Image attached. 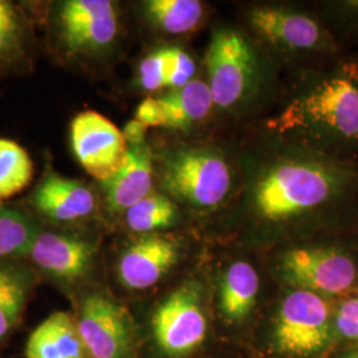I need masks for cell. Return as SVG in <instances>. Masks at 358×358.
<instances>
[{
    "label": "cell",
    "mask_w": 358,
    "mask_h": 358,
    "mask_svg": "<svg viewBox=\"0 0 358 358\" xmlns=\"http://www.w3.org/2000/svg\"><path fill=\"white\" fill-rule=\"evenodd\" d=\"M260 289L259 275L247 262H235L224 271L219 289V309L229 322H241L255 308Z\"/></svg>",
    "instance_id": "17"
},
{
    "label": "cell",
    "mask_w": 358,
    "mask_h": 358,
    "mask_svg": "<svg viewBox=\"0 0 358 358\" xmlns=\"http://www.w3.org/2000/svg\"><path fill=\"white\" fill-rule=\"evenodd\" d=\"M32 199L38 211L56 222L78 220L96 207L93 192L84 183L55 174L38 185Z\"/></svg>",
    "instance_id": "15"
},
{
    "label": "cell",
    "mask_w": 358,
    "mask_h": 358,
    "mask_svg": "<svg viewBox=\"0 0 358 358\" xmlns=\"http://www.w3.org/2000/svg\"><path fill=\"white\" fill-rule=\"evenodd\" d=\"M71 145L80 165L100 182L115 174L128 152L122 131L93 110L80 113L72 121Z\"/></svg>",
    "instance_id": "9"
},
{
    "label": "cell",
    "mask_w": 358,
    "mask_h": 358,
    "mask_svg": "<svg viewBox=\"0 0 358 358\" xmlns=\"http://www.w3.org/2000/svg\"><path fill=\"white\" fill-rule=\"evenodd\" d=\"M176 239L159 234L143 235L129 244L118 262V278L129 289H148L164 279L178 263Z\"/></svg>",
    "instance_id": "11"
},
{
    "label": "cell",
    "mask_w": 358,
    "mask_h": 358,
    "mask_svg": "<svg viewBox=\"0 0 358 358\" xmlns=\"http://www.w3.org/2000/svg\"><path fill=\"white\" fill-rule=\"evenodd\" d=\"M170 50V65L167 76V88L176 90L183 88L192 81L195 75V63L187 52L178 47H169Z\"/></svg>",
    "instance_id": "26"
},
{
    "label": "cell",
    "mask_w": 358,
    "mask_h": 358,
    "mask_svg": "<svg viewBox=\"0 0 358 358\" xmlns=\"http://www.w3.org/2000/svg\"><path fill=\"white\" fill-rule=\"evenodd\" d=\"M336 328L349 341H358V294L346 299L340 306Z\"/></svg>",
    "instance_id": "27"
},
{
    "label": "cell",
    "mask_w": 358,
    "mask_h": 358,
    "mask_svg": "<svg viewBox=\"0 0 358 358\" xmlns=\"http://www.w3.org/2000/svg\"><path fill=\"white\" fill-rule=\"evenodd\" d=\"M34 176L29 154L16 142L0 138V199L26 189Z\"/></svg>",
    "instance_id": "21"
},
{
    "label": "cell",
    "mask_w": 358,
    "mask_h": 358,
    "mask_svg": "<svg viewBox=\"0 0 358 358\" xmlns=\"http://www.w3.org/2000/svg\"><path fill=\"white\" fill-rule=\"evenodd\" d=\"M148 17L169 34H186L201 23L203 7L196 0H150L145 3Z\"/></svg>",
    "instance_id": "19"
},
{
    "label": "cell",
    "mask_w": 358,
    "mask_h": 358,
    "mask_svg": "<svg viewBox=\"0 0 358 358\" xmlns=\"http://www.w3.org/2000/svg\"><path fill=\"white\" fill-rule=\"evenodd\" d=\"M336 358H358V349L357 350H352V352H346Z\"/></svg>",
    "instance_id": "30"
},
{
    "label": "cell",
    "mask_w": 358,
    "mask_h": 358,
    "mask_svg": "<svg viewBox=\"0 0 358 358\" xmlns=\"http://www.w3.org/2000/svg\"><path fill=\"white\" fill-rule=\"evenodd\" d=\"M26 297L24 280L11 269L0 267V340L17 324Z\"/></svg>",
    "instance_id": "23"
},
{
    "label": "cell",
    "mask_w": 358,
    "mask_h": 358,
    "mask_svg": "<svg viewBox=\"0 0 358 358\" xmlns=\"http://www.w3.org/2000/svg\"><path fill=\"white\" fill-rule=\"evenodd\" d=\"M146 131H148V128L134 118V120H130L125 125V128L122 130V136H124L127 143L129 142L131 146H138V145L145 143Z\"/></svg>",
    "instance_id": "29"
},
{
    "label": "cell",
    "mask_w": 358,
    "mask_h": 358,
    "mask_svg": "<svg viewBox=\"0 0 358 358\" xmlns=\"http://www.w3.org/2000/svg\"><path fill=\"white\" fill-rule=\"evenodd\" d=\"M208 90L217 108L229 109L254 90L257 60L251 44L234 29H219L206 52Z\"/></svg>",
    "instance_id": "4"
},
{
    "label": "cell",
    "mask_w": 358,
    "mask_h": 358,
    "mask_svg": "<svg viewBox=\"0 0 358 358\" xmlns=\"http://www.w3.org/2000/svg\"><path fill=\"white\" fill-rule=\"evenodd\" d=\"M271 128L282 141L328 155L356 145L357 78L334 72L308 81L294 92Z\"/></svg>",
    "instance_id": "2"
},
{
    "label": "cell",
    "mask_w": 358,
    "mask_h": 358,
    "mask_svg": "<svg viewBox=\"0 0 358 358\" xmlns=\"http://www.w3.org/2000/svg\"><path fill=\"white\" fill-rule=\"evenodd\" d=\"M27 358H90L76 321L68 312H55L31 333Z\"/></svg>",
    "instance_id": "16"
},
{
    "label": "cell",
    "mask_w": 358,
    "mask_h": 358,
    "mask_svg": "<svg viewBox=\"0 0 358 358\" xmlns=\"http://www.w3.org/2000/svg\"><path fill=\"white\" fill-rule=\"evenodd\" d=\"M77 331L90 358H136L137 336L128 310L103 294L87 296Z\"/></svg>",
    "instance_id": "8"
},
{
    "label": "cell",
    "mask_w": 358,
    "mask_h": 358,
    "mask_svg": "<svg viewBox=\"0 0 358 358\" xmlns=\"http://www.w3.org/2000/svg\"><path fill=\"white\" fill-rule=\"evenodd\" d=\"M358 196V171L333 155L282 141L259 167L250 208L269 227H289L348 208Z\"/></svg>",
    "instance_id": "1"
},
{
    "label": "cell",
    "mask_w": 358,
    "mask_h": 358,
    "mask_svg": "<svg viewBox=\"0 0 358 358\" xmlns=\"http://www.w3.org/2000/svg\"><path fill=\"white\" fill-rule=\"evenodd\" d=\"M108 207L112 211H128L152 192L153 164L148 146L128 148L118 170L101 182Z\"/></svg>",
    "instance_id": "14"
},
{
    "label": "cell",
    "mask_w": 358,
    "mask_h": 358,
    "mask_svg": "<svg viewBox=\"0 0 358 358\" xmlns=\"http://www.w3.org/2000/svg\"><path fill=\"white\" fill-rule=\"evenodd\" d=\"M22 24L13 3L0 0V57L11 55L20 47Z\"/></svg>",
    "instance_id": "25"
},
{
    "label": "cell",
    "mask_w": 358,
    "mask_h": 358,
    "mask_svg": "<svg viewBox=\"0 0 358 358\" xmlns=\"http://www.w3.org/2000/svg\"><path fill=\"white\" fill-rule=\"evenodd\" d=\"M282 280L294 289L316 294H340L357 280L358 269L352 256L331 247H294L279 260Z\"/></svg>",
    "instance_id": "7"
},
{
    "label": "cell",
    "mask_w": 358,
    "mask_h": 358,
    "mask_svg": "<svg viewBox=\"0 0 358 358\" xmlns=\"http://www.w3.org/2000/svg\"><path fill=\"white\" fill-rule=\"evenodd\" d=\"M162 183L180 201L198 208H213L227 198L232 174L220 154L207 149H187L167 159Z\"/></svg>",
    "instance_id": "3"
},
{
    "label": "cell",
    "mask_w": 358,
    "mask_h": 358,
    "mask_svg": "<svg viewBox=\"0 0 358 358\" xmlns=\"http://www.w3.org/2000/svg\"><path fill=\"white\" fill-rule=\"evenodd\" d=\"M177 217V206L165 195L153 192L127 211L129 229L143 235L171 227Z\"/></svg>",
    "instance_id": "20"
},
{
    "label": "cell",
    "mask_w": 358,
    "mask_h": 358,
    "mask_svg": "<svg viewBox=\"0 0 358 358\" xmlns=\"http://www.w3.org/2000/svg\"><path fill=\"white\" fill-rule=\"evenodd\" d=\"M250 23L260 38L282 51L316 50L324 40L322 28L313 17L285 7H256L250 13Z\"/></svg>",
    "instance_id": "12"
},
{
    "label": "cell",
    "mask_w": 358,
    "mask_h": 358,
    "mask_svg": "<svg viewBox=\"0 0 358 358\" xmlns=\"http://www.w3.org/2000/svg\"><path fill=\"white\" fill-rule=\"evenodd\" d=\"M170 65L169 47L157 50L143 59L140 65V83L146 90H159L167 87Z\"/></svg>",
    "instance_id": "24"
},
{
    "label": "cell",
    "mask_w": 358,
    "mask_h": 358,
    "mask_svg": "<svg viewBox=\"0 0 358 358\" xmlns=\"http://www.w3.org/2000/svg\"><path fill=\"white\" fill-rule=\"evenodd\" d=\"M60 28L69 51L90 53L109 47L117 35V11L108 0H69L62 4Z\"/></svg>",
    "instance_id": "10"
},
{
    "label": "cell",
    "mask_w": 358,
    "mask_h": 358,
    "mask_svg": "<svg viewBox=\"0 0 358 358\" xmlns=\"http://www.w3.org/2000/svg\"><path fill=\"white\" fill-rule=\"evenodd\" d=\"M150 325L154 343L164 356L186 357L198 349L207 333L199 285L187 282L174 289L155 308Z\"/></svg>",
    "instance_id": "5"
},
{
    "label": "cell",
    "mask_w": 358,
    "mask_h": 358,
    "mask_svg": "<svg viewBox=\"0 0 358 358\" xmlns=\"http://www.w3.org/2000/svg\"><path fill=\"white\" fill-rule=\"evenodd\" d=\"M331 340V310L320 294L292 289L280 303L275 325L278 350L294 357L320 353Z\"/></svg>",
    "instance_id": "6"
},
{
    "label": "cell",
    "mask_w": 358,
    "mask_h": 358,
    "mask_svg": "<svg viewBox=\"0 0 358 358\" xmlns=\"http://www.w3.org/2000/svg\"><path fill=\"white\" fill-rule=\"evenodd\" d=\"M157 100L165 113L166 128L179 130L203 121L214 106L208 85L201 80H192L183 88L171 90Z\"/></svg>",
    "instance_id": "18"
},
{
    "label": "cell",
    "mask_w": 358,
    "mask_h": 358,
    "mask_svg": "<svg viewBox=\"0 0 358 358\" xmlns=\"http://www.w3.org/2000/svg\"><path fill=\"white\" fill-rule=\"evenodd\" d=\"M136 120L148 129L166 128L165 113L157 99L143 100L136 112Z\"/></svg>",
    "instance_id": "28"
},
{
    "label": "cell",
    "mask_w": 358,
    "mask_h": 358,
    "mask_svg": "<svg viewBox=\"0 0 358 358\" xmlns=\"http://www.w3.org/2000/svg\"><path fill=\"white\" fill-rule=\"evenodd\" d=\"M29 255L48 275L73 282L90 271L96 255V245L78 236L45 232L36 236Z\"/></svg>",
    "instance_id": "13"
},
{
    "label": "cell",
    "mask_w": 358,
    "mask_h": 358,
    "mask_svg": "<svg viewBox=\"0 0 358 358\" xmlns=\"http://www.w3.org/2000/svg\"><path fill=\"white\" fill-rule=\"evenodd\" d=\"M38 232L24 213L0 206V259L29 254Z\"/></svg>",
    "instance_id": "22"
}]
</instances>
